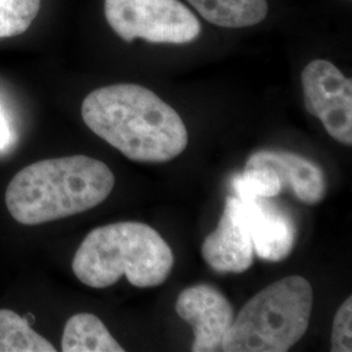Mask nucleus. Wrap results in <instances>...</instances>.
<instances>
[{"instance_id":"16","label":"nucleus","mask_w":352,"mask_h":352,"mask_svg":"<svg viewBox=\"0 0 352 352\" xmlns=\"http://www.w3.org/2000/svg\"><path fill=\"white\" fill-rule=\"evenodd\" d=\"M352 298L340 305L334 317L331 331V351H352Z\"/></svg>"},{"instance_id":"4","label":"nucleus","mask_w":352,"mask_h":352,"mask_svg":"<svg viewBox=\"0 0 352 352\" xmlns=\"http://www.w3.org/2000/svg\"><path fill=\"white\" fill-rule=\"evenodd\" d=\"M314 289L300 276H289L257 292L228 329L225 352H286L305 334Z\"/></svg>"},{"instance_id":"14","label":"nucleus","mask_w":352,"mask_h":352,"mask_svg":"<svg viewBox=\"0 0 352 352\" xmlns=\"http://www.w3.org/2000/svg\"><path fill=\"white\" fill-rule=\"evenodd\" d=\"M231 184L240 200L274 199L283 190L279 176L266 166L245 168L232 177Z\"/></svg>"},{"instance_id":"13","label":"nucleus","mask_w":352,"mask_h":352,"mask_svg":"<svg viewBox=\"0 0 352 352\" xmlns=\"http://www.w3.org/2000/svg\"><path fill=\"white\" fill-rule=\"evenodd\" d=\"M50 342L36 333L28 320L0 309V352H55Z\"/></svg>"},{"instance_id":"11","label":"nucleus","mask_w":352,"mask_h":352,"mask_svg":"<svg viewBox=\"0 0 352 352\" xmlns=\"http://www.w3.org/2000/svg\"><path fill=\"white\" fill-rule=\"evenodd\" d=\"M210 24L222 28H248L264 21L266 0H187Z\"/></svg>"},{"instance_id":"8","label":"nucleus","mask_w":352,"mask_h":352,"mask_svg":"<svg viewBox=\"0 0 352 352\" xmlns=\"http://www.w3.org/2000/svg\"><path fill=\"white\" fill-rule=\"evenodd\" d=\"M176 314L193 329V352L222 351V342L235 316L226 296L209 285L183 289L176 300Z\"/></svg>"},{"instance_id":"6","label":"nucleus","mask_w":352,"mask_h":352,"mask_svg":"<svg viewBox=\"0 0 352 352\" xmlns=\"http://www.w3.org/2000/svg\"><path fill=\"white\" fill-rule=\"evenodd\" d=\"M307 111L317 116L327 133L352 145V80L327 60H314L302 74Z\"/></svg>"},{"instance_id":"3","label":"nucleus","mask_w":352,"mask_h":352,"mask_svg":"<svg viewBox=\"0 0 352 352\" xmlns=\"http://www.w3.org/2000/svg\"><path fill=\"white\" fill-rule=\"evenodd\" d=\"M173 266L170 245L154 228L140 222L94 228L72 261L76 277L93 289L110 287L123 276L135 287H155L170 277Z\"/></svg>"},{"instance_id":"12","label":"nucleus","mask_w":352,"mask_h":352,"mask_svg":"<svg viewBox=\"0 0 352 352\" xmlns=\"http://www.w3.org/2000/svg\"><path fill=\"white\" fill-rule=\"evenodd\" d=\"M63 352H123L107 327L97 316L78 314L72 316L64 327Z\"/></svg>"},{"instance_id":"5","label":"nucleus","mask_w":352,"mask_h":352,"mask_svg":"<svg viewBox=\"0 0 352 352\" xmlns=\"http://www.w3.org/2000/svg\"><path fill=\"white\" fill-rule=\"evenodd\" d=\"M104 16L126 42L183 45L201 33L199 19L179 0H104Z\"/></svg>"},{"instance_id":"15","label":"nucleus","mask_w":352,"mask_h":352,"mask_svg":"<svg viewBox=\"0 0 352 352\" xmlns=\"http://www.w3.org/2000/svg\"><path fill=\"white\" fill-rule=\"evenodd\" d=\"M41 0H0V38L23 34L32 25Z\"/></svg>"},{"instance_id":"17","label":"nucleus","mask_w":352,"mask_h":352,"mask_svg":"<svg viewBox=\"0 0 352 352\" xmlns=\"http://www.w3.org/2000/svg\"><path fill=\"white\" fill-rule=\"evenodd\" d=\"M12 142V131L7 116L0 106V151L8 148Z\"/></svg>"},{"instance_id":"9","label":"nucleus","mask_w":352,"mask_h":352,"mask_svg":"<svg viewBox=\"0 0 352 352\" xmlns=\"http://www.w3.org/2000/svg\"><path fill=\"white\" fill-rule=\"evenodd\" d=\"M243 201L248 205L254 253L270 263L286 260L296 241V226L291 214L272 199Z\"/></svg>"},{"instance_id":"2","label":"nucleus","mask_w":352,"mask_h":352,"mask_svg":"<svg viewBox=\"0 0 352 352\" xmlns=\"http://www.w3.org/2000/svg\"><path fill=\"white\" fill-rule=\"evenodd\" d=\"M113 186V171L100 160L87 155L43 160L13 176L6 205L14 221L37 226L96 208Z\"/></svg>"},{"instance_id":"10","label":"nucleus","mask_w":352,"mask_h":352,"mask_svg":"<svg viewBox=\"0 0 352 352\" xmlns=\"http://www.w3.org/2000/svg\"><path fill=\"white\" fill-rule=\"evenodd\" d=\"M270 167L280 179L283 189L291 188L294 195L308 205L322 201L327 190L325 173L315 162L296 153L283 151H257L245 168Z\"/></svg>"},{"instance_id":"7","label":"nucleus","mask_w":352,"mask_h":352,"mask_svg":"<svg viewBox=\"0 0 352 352\" xmlns=\"http://www.w3.org/2000/svg\"><path fill=\"white\" fill-rule=\"evenodd\" d=\"M253 240L247 202L228 196L218 227L202 244V257L217 273L240 274L253 263Z\"/></svg>"},{"instance_id":"1","label":"nucleus","mask_w":352,"mask_h":352,"mask_svg":"<svg viewBox=\"0 0 352 352\" xmlns=\"http://www.w3.org/2000/svg\"><path fill=\"white\" fill-rule=\"evenodd\" d=\"M81 113L90 131L136 162H168L188 145L180 115L141 85L96 89L82 102Z\"/></svg>"}]
</instances>
